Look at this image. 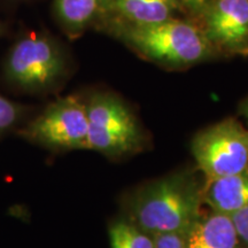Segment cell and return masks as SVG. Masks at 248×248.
Segmentation results:
<instances>
[{"mask_svg": "<svg viewBox=\"0 0 248 248\" xmlns=\"http://www.w3.org/2000/svg\"><path fill=\"white\" fill-rule=\"evenodd\" d=\"M203 186L191 172L167 176L141 187L130 201L132 223L147 234H187L199 219Z\"/></svg>", "mask_w": 248, "mask_h": 248, "instance_id": "1", "label": "cell"}, {"mask_svg": "<svg viewBox=\"0 0 248 248\" xmlns=\"http://www.w3.org/2000/svg\"><path fill=\"white\" fill-rule=\"evenodd\" d=\"M67 73L68 58L60 43L37 31L17 37L1 63V78L7 88L30 95L58 88Z\"/></svg>", "mask_w": 248, "mask_h": 248, "instance_id": "2", "label": "cell"}, {"mask_svg": "<svg viewBox=\"0 0 248 248\" xmlns=\"http://www.w3.org/2000/svg\"><path fill=\"white\" fill-rule=\"evenodd\" d=\"M116 30L139 54L167 66H191L213 54L214 46L202 30L175 17L150 26L126 24Z\"/></svg>", "mask_w": 248, "mask_h": 248, "instance_id": "3", "label": "cell"}, {"mask_svg": "<svg viewBox=\"0 0 248 248\" xmlns=\"http://www.w3.org/2000/svg\"><path fill=\"white\" fill-rule=\"evenodd\" d=\"M89 150L110 159L140 151L144 135L132 111L110 93L97 92L86 99Z\"/></svg>", "mask_w": 248, "mask_h": 248, "instance_id": "4", "label": "cell"}, {"mask_svg": "<svg viewBox=\"0 0 248 248\" xmlns=\"http://www.w3.org/2000/svg\"><path fill=\"white\" fill-rule=\"evenodd\" d=\"M89 121L84 99L68 95L58 99L37 115H31L16 135L51 151L89 150Z\"/></svg>", "mask_w": 248, "mask_h": 248, "instance_id": "5", "label": "cell"}, {"mask_svg": "<svg viewBox=\"0 0 248 248\" xmlns=\"http://www.w3.org/2000/svg\"><path fill=\"white\" fill-rule=\"evenodd\" d=\"M192 153L207 182L234 175L248 166V130L226 119L193 138Z\"/></svg>", "mask_w": 248, "mask_h": 248, "instance_id": "6", "label": "cell"}, {"mask_svg": "<svg viewBox=\"0 0 248 248\" xmlns=\"http://www.w3.org/2000/svg\"><path fill=\"white\" fill-rule=\"evenodd\" d=\"M202 13V31L213 46L248 53V0H213Z\"/></svg>", "mask_w": 248, "mask_h": 248, "instance_id": "7", "label": "cell"}, {"mask_svg": "<svg viewBox=\"0 0 248 248\" xmlns=\"http://www.w3.org/2000/svg\"><path fill=\"white\" fill-rule=\"evenodd\" d=\"M202 201L212 212L229 216L247 206L248 166L234 175L207 182Z\"/></svg>", "mask_w": 248, "mask_h": 248, "instance_id": "8", "label": "cell"}, {"mask_svg": "<svg viewBox=\"0 0 248 248\" xmlns=\"http://www.w3.org/2000/svg\"><path fill=\"white\" fill-rule=\"evenodd\" d=\"M186 248H241L231 217L214 213L200 216L186 234Z\"/></svg>", "mask_w": 248, "mask_h": 248, "instance_id": "9", "label": "cell"}, {"mask_svg": "<svg viewBox=\"0 0 248 248\" xmlns=\"http://www.w3.org/2000/svg\"><path fill=\"white\" fill-rule=\"evenodd\" d=\"M182 7L177 0H107L101 15L110 12L122 16L129 24L150 26L172 18Z\"/></svg>", "mask_w": 248, "mask_h": 248, "instance_id": "10", "label": "cell"}, {"mask_svg": "<svg viewBox=\"0 0 248 248\" xmlns=\"http://www.w3.org/2000/svg\"><path fill=\"white\" fill-rule=\"evenodd\" d=\"M107 0H54V14L70 37L84 32L104 11Z\"/></svg>", "mask_w": 248, "mask_h": 248, "instance_id": "11", "label": "cell"}, {"mask_svg": "<svg viewBox=\"0 0 248 248\" xmlns=\"http://www.w3.org/2000/svg\"><path fill=\"white\" fill-rule=\"evenodd\" d=\"M110 248H155L154 239L131 221L113 222L109 226Z\"/></svg>", "mask_w": 248, "mask_h": 248, "instance_id": "12", "label": "cell"}, {"mask_svg": "<svg viewBox=\"0 0 248 248\" xmlns=\"http://www.w3.org/2000/svg\"><path fill=\"white\" fill-rule=\"evenodd\" d=\"M31 116V108L11 100L0 93V139L16 132Z\"/></svg>", "mask_w": 248, "mask_h": 248, "instance_id": "13", "label": "cell"}, {"mask_svg": "<svg viewBox=\"0 0 248 248\" xmlns=\"http://www.w3.org/2000/svg\"><path fill=\"white\" fill-rule=\"evenodd\" d=\"M241 244L248 247V204L230 216Z\"/></svg>", "mask_w": 248, "mask_h": 248, "instance_id": "14", "label": "cell"}, {"mask_svg": "<svg viewBox=\"0 0 248 248\" xmlns=\"http://www.w3.org/2000/svg\"><path fill=\"white\" fill-rule=\"evenodd\" d=\"M155 248H186V234L166 233L153 235Z\"/></svg>", "mask_w": 248, "mask_h": 248, "instance_id": "15", "label": "cell"}, {"mask_svg": "<svg viewBox=\"0 0 248 248\" xmlns=\"http://www.w3.org/2000/svg\"><path fill=\"white\" fill-rule=\"evenodd\" d=\"M177 1L183 6V7H187L190 8L191 11L201 13V12H203V9L206 8L209 0H177Z\"/></svg>", "mask_w": 248, "mask_h": 248, "instance_id": "16", "label": "cell"}, {"mask_svg": "<svg viewBox=\"0 0 248 248\" xmlns=\"http://www.w3.org/2000/svg\"><path fill=\"white\" fill-rule=\"evenodd\" d=\"M241 113H243V115L248 120V99L244 102L243 106H241Z\"/></svg>", "mask_w": 248, "mask_h": 248, "instance_id": "17", "label": "cell"}, {"mask_svg": "<svg viewBox=\"0 0 248 248\" xmlns=\"http://www.w3.org/2000/svg\"><path fill=\"white\" fill-rule=\"evenodd\" d=\"M4 30H5V28H4V26H2L1 21H0V37H1L2 33H4Z\"/></svg>", "mask_w": 248, "mask_h": 248, "instance_id": "18", "label": "cell"}, {"mask_svg": "<svg viewBox=\"0 0 248 248\" xmlns=\"http://www.w3.org/2000/svg\"><path fill=\"white\" fill-rule=\"evenodd\" d=\"M14 1H22V0H14Z\"/></svg>", "mask_w": 248, "mask_h": 248, "instance_id": "19", "label": "cell"}]
</instances>
